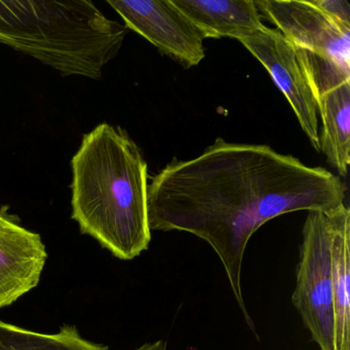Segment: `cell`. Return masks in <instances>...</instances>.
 Listing matches in <instances>:
<instances>
[{
  "mask_svg": "<svg viewBox=\"0 0 350 350\" xmlns=\"http://www.w3.org/2000/svg\"><path fill=\"white\" fill-rule=\"evenodd\" d=\"M338 176L309 167L268 145L217 138L189 161L167 163L148 185L151 231H183L212 247L224 267L245 323L255 332L241 288L250 239L268 221L298 211H329L344 204Z\"/></svg>",
  "mask_w": 350,
  "mask_h": 350,
  "instance_id": "obj_1",
  "label": "cell"
},
{
  "mask_svg": "<svg viewBox=\"0 0 350 350\" xmlns=\"http://www.w3.org/2000/svg\"><path fill=\"white\" fill-rule=\"evenodd\" d=\"M72 219L120 260L148 249V171L136 143L120 126L85 135L71 161Z\"/></svg>",
  "mask_w": 350,
  "mask_h": 350,
  "instance_id": "obj_2",
  "label": "cell"
},
{
  "mask_svg": "<svg viewBox=\"0 0 350 350\" xmlns=\"http://www.w3.org/2000/svg\"><path fill=\"white\" fill-rule=\"evenodd\" d=\"M126 32L87 0L0 1V44L63 75L99 79Z\"/></svg>",
  "mask_w": 350,
  "mask_h": 350,
  "instance_id": "obj_3",
  "label": "cell"
},
{
  "mask_svg": "<svg viewBox=\"0 0 350 350\" xmlns=\"http://www.w3.org/2000/svg\"><path fill=\"white\" fill-rule=\"evenodd\" d=\"M334 211L309 212L302 229L292 302L321 350L334 346Z\"/></svg>",
  "mask_w": 350,
  "mask_h": 350,
  "instance_id": "obj_4",
  "label": "cell"
},
{
  "mask_svg": "<svg viewBox=\"0 0 350 350\" xmlns=\"http://www.w3.org/2000/svg\"><path fill=\"white\" fill-rule=\"evenodd\" d=\"M107 3L128 29L184 67L198 66L206 57V38L172 0H108Z\"/></svg>",
  "mask_w": 350,
  "mask_h": 350,
  "instance_id": "obj_5",
  "label": "cell"
},
{
  "mask_svg": "<svg viewBox=\"0 0 350 350\" xmlns=\"http://www.w3.org/2000/svg\"><path fill=\"white\" fill-rule=\"evenodd\" d=\"M239 42L268 71L276 87L284 94L294 110L295 116L313 148L321 152L317 100L295 46L278 29L266 26Z\"/></svg>",
  "mask_w": 350,
  "mask_h": 350,
  "instance_id": "obj_6",
  "label": "cell"
},
{
  "mask_svg": "<svg viewBox=\"0 0 350 350\" xmlns=\"http://www.w3.org/2000/svg\"><path fill=\"white\" fill-rule=\"evenodd\" d=\"M261 17L299 50L350 69V28L332 20L309 1L255 0Z\"/></svg>",
  "mask_w": 350,
  "mask_h": 350,
  "instance_id": "obj_7",
  "label": "cell"
},
{
  "mask_svg": "<svg viewBox=\"0 0 350 350\" xmlns=\"http://www.w3.org/2000/svg\"><path fill=\"white\" fill-rule=\"evenodd\" d=\"M46 259L40 235L22 226L8 206L0 208V309L38 286Z\"/></svg>",
  "mask_w": 350,
  "mask_h": 350,
  "instance_id": "obj_8",
  "label": "cell"
},
{
  "mask_svg": "<svg viewBox=\"0 0 350 350\" xmlns=\"http://www.w3.org/2000/svg\"><path fill=\"white\" fill-rule=\"evenodd\" d=\"M204 38L241 40L264 27L255 0H172Z\"/></svg>",
  "mask_w": 350,
  "mask_h": 350,
  "instance_id": "obj_9",
  "label": "cell"
},
{
  "mask_svg": "<svg viewBox=\"0 0 350 350\" xmlns=\"http://www.w3.org/2000/svg\"><path fill=\"white\" fill-rule=\"evenodd\" d=\"M334 346L350 350V211L341 204L334 211Z\"/></svg>",
  "mask_w": 350,
  "mask_h": 350,
  "instance_id": "obj_10",
  "label": "cell"
},
{
  "mask_svg": "<svg viewBox=\"0 0 350 350\" xmlns=\"http://www.w3.org/2000/svg\"><path fill=\"white\" fill-rule=\"evenodd\" d=\"M317 109L323 124L321 151L344 177L350 163V81L319 96Z\"/></svg>",
  "mask_w": 350,
  "mask_h": 350,
  "instance_id": "obj_11",
  "label": "cell"
},
{
  "mask_svg": "<svg viewBox=\"0 0 350 350\" xmlns=\"http://www.w3.org/2000/svg\"><path fill=\"white\" fill-rule=\"evenodd\" d=\"M0 350H109V348L85 339L75 325H62L56 333H40L0 321Z\"/></svg>",
  "mask_w": 350,
  "mask_h": 350,
  "instance_id": "obj_12",
  "label": "cell"
},
{
  "mask_svg": "<svg viewBox=\"0 0 350 350\" xmlns=\"http://www.w3.org/2000/svg\"><path fill=\"white\" fill-rule=\"evenodd\" d=\"M309 3L334 21L350 28V5L346 0H310Z\"/></svg>",
  "mask_w": 350,
  "mask_h": 350,
  "instance_id": "obj_13",
  "label": "cell"
},
{
  "mask_svg": "<svg viewBox=\"0 0 350 350\" xmlns=\"http://www.w3.org/2000/svg\"><path fill=\"white\" fill-rule=\"evenodd\" d=\"M165 342L163 340H159V341L154 342V343H146L141 347L137 348L135 350H165Z\"/></svg>",
  "mask_w": 350,
  "mask_h": 350,
  "instance_id": "obj_14",
  "label": "cell"
}]
</instances>
